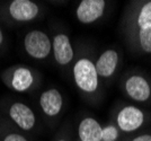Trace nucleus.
Returning <instances> with one entry per match:
<instances>
[{
    "label": "nucleus",
    "instance_id": "1",
    "mask_svg": "<svg viewBox=\"0 0 151 141\" xmlns=\"http://www.w3.org/2000/svg\"><path fill=\"white\" fill-rule=\"evenodd\" d=\"M71 73L76 88L85 99L94 103L101 99L103 83L96 70L95 59L91 58L87 50L81 49L78 54L76 53Z\"/></svg>",
    "mask_w": 151,
    "mask_h": 141
},
{
    "label": "nucleus",
    "instance_id": "2",
    "mask_svg": "<svg viewBox=\"0 0 151 141\" xmlns=\"http://www.w3.org/2000/svg\"><path fill=\"white\" fill-rule=\"evenodd\" d=\"M44 15L42 2L34 0L0 1V23L8 27H17L35 23Z\"/></svg>",
    "mask_w": 151,
    "mask_h": 141
},
{
    "label": "nucleus",
    "instance_id": "3",
    "mask_svg": "<svg viewBox=\"0 0 151 141\" xmlns=\"http://www.w3.org/2000/svg\"><path fill=\"white\" fill-rule=\"evenodd\" d=\"M0 116L26 135L38 131L40 122L36 112L23 101L14 98L2 99L0 102Z\"/></svg>",
    "mask_w": 151,
    "mask_h": 141
},
{
    "label": "nucleus",
    "instance_id": "4",
    "mask_svg": "<svg viewBox=\"0 0 151 141\" xmlns=\"http://www.w3.org/2000/svg\"><path fill=\"white\" fill-rule=\"evenodd\" d=\"M0 79L9 90L19 94H27L40 88L43 77L37 69L31 65L16 63L2 70Z\"/></svg>",
    "mask_w": 151,
    "mask_h": 141
},
{
    "label": "nucleus",
    "instance_id": "5",
    "mask_svg": "<svg viewBox=\"0 0 151 141\" xmlns=\"http://www.w3.org/2000/svg\"><path fill=\"white\" fill-rule=\"evenodd\" d=\"M111 122L125 135H131L145 131L151 124V113L134 104H116L111 111Z\"/></svg>",
    "mask_w": 151,
    "mask_h": 141
},
{
    "label": "nucleus",
    "instance_id": "6",
    "mask_svg": "<svg viewBox=\"0 0 151 141\" xmlns=\"http://www.w3.org/2000/svg\"><path fill=\"white\" fill-rule=\"evenodd\" d=\"M120 89L126 98L134 103H151V78L138 69L127 70L122 75Z\"/></svg>",
    "mask_w": 151,
    "mask_h": 141
},
{
    "label": "nucleus",
    "instance_id": "7",
    "mask_svg": "<svg viewBox=\"0 0 151 141\" xmlns=\"http://www.w3.org/2000/svg\"><path fill=\"white\" fill-rule=\"evenodd\" d=\"M143 29H151V0L131 1L121 18V33L124 37Z\"/></svg>",
    "mask_w": 151,
    "mask_h": 141
},
{
    "label": "nucleus",
    "instance_id": "8",
    "mask_svg": "<svg viewBox=\"0 0 151 141\" xmlns=\"http://www.w3.org/2000/svg\"><path fill=\"white\" fill-rule=\"evenodd\" d=\"M38 109L46 123L54 124L62 116L65 107V98L58 87H47L38 96Z\"/></svg>",
    "mask_w": 151,
    "mask_h": 141
},
{
    "label": "nucleus",
    "instance_id": "9",
    "mask_svg": "<svg viewBox=\"0 0 151 141\" xmlns=\"http://www.w3.org/2000/svg\"><path fill=\"white\" fill-rule=\"evenodd\" d=\"M23 50L35 61H46L52 57V40L43 29H31L23 39Z\"/></svg>",
    "mask_w": 151,
    "mask_h": 141
},
{
    "label": "nucleus",
    "instance_id": "10",
    "mask_svg": "<svg viewBox=\"0 0 151 141\" xmlns=\"http://www.w3.org/2000/svg\"><path fill=\"white\" fill-rule=\"evenodd\" d=\"M52 58L57 65L63 69H71L76 59L75 47L71 43L69 33L55 29L52 36Z\"/></svg>",
    "mask_w": 151,
    "mask_h": 141
},
{
    "label": "nucleus",
    "instance_id": "11",
    "mask_svg": "<svg viewBox=\"0 0 151 141\" xmlns=\"http://www.w3.org/2000/svg\"><path fill=\"white\" fill-rule=\"evenodd\" d=\"M122 64V53L116 47H107L96 57L95 65L101 83L113 80Z\"/></svg>",
    "mask_w": 151,
    "mask_h": 141
},
{
    "label": "nucleus",
    "instance_id": "12",
    "mask_svg": "<svg viewBox=\"0 0 151 141\" xmlns=\"http://www.w3.org/2000/svg\"><path fill=\"white\" fill-rule=\"evenodd\" d=\"M108 6L105 0H81L76 7L75 16L82 25H93L105 16Z\"/></svg>",
    "mask_w": 151,
    "mask_h": 141
},
{
    "label": "nucleus",
    "instance_id": "13",
    "mask_svg": "<svg viewBox=\"0 0 151 141\" xmlns=\"http://www.w3.org/2000/svg\"><path fill=\"white\" fill-rule=\"evenodd\" d=\"M101 125L94 116L86 115L79 121L77 128L78 141H101Z\"/></svg>",
    "mask_w": 151,
    "mask_h": 141
},
{
    "label": "nucleus",
    "instance_id": "14",
    "mask_svg": "<svg viewBox=\"0 0 151 141\" xmlns=\"http://www.w3.org/2000/svg\"><path fill=\"white\" fill-rule=\"evenodd\" d=\"M0 141H32L28 135L19 131L0 116Z\"/></svg>",
    "mask_w": 151,
    "mask_h": 141
},
{
    "label": "nucleus",
    "instance_id": "15",
    "mask_svg": "<svg viewBox=\"0 0 151 141\" xmlns=\"http://www.w3.org/2000/svg\"><path fill=\"white\" fill-rule=\"evenodd\" d=\"M126 137L113 122L109 121L103 125L101 141H124Z\"/></svg>",
    "mask_w": 151,
    "mask_h": 141
},
{
    "label": "nucleus",
    "instance_id": "16",
    "mask_svg": "<svg viewBox=\"0 0 151 141\" xmlns=\"http://www.w3.org/2000/svg\"><path fill=\"white\" fill-rule=\"evenodd\" d=\"M124 141H151V130H145L134 135H127Z\"/></svg>",
    "mask_w": 151,
    "mask_h": 141
},
{
    "label": "nucleus",
    "instance_id": "17",
    "mask_svg": "<svg viewBox=\"0 0 151 141\" xmlns=\"http://www.w3.org/2000/svg\"><path fill=\"white\" fill-rule=\"evenodd\" d=\"M7 47V37L6 34L4 32V28H2V25L0 23V53L4 52Z\"/></svg>",
    "mask_w": 151,
    "mask_h": 141
},
{
    "label": "nucleus",
    "instance_id": "18",
    "mask_svg": "<svg viewBox=\"0 0 151 141\" xmlns=\"http://www.w3.org/2000/svg\"><path fill=\"white\" fill-rule=\"evenodd\" d=\"M53 141H75V140H72V138H71V135L69 133L62 132L61 135H59V137H57Z\"/></svg>",
    "mask_w": 151,
    "mask_h": 141
},
{
    "label": "nucleus",
    "instance_id": "19",
    "mask_svg": "<svg viewBox=\"0 0 151 141\" xmlns=\"http://www.w3.org/2000/svg\"><path fill=\"white\" fill-rule=\"evenodd\" d=\"M75 141H78V140H75Z\"/></svg>",
    "mask_w": 151,
    "mask_h": 141
}]
</instances>
